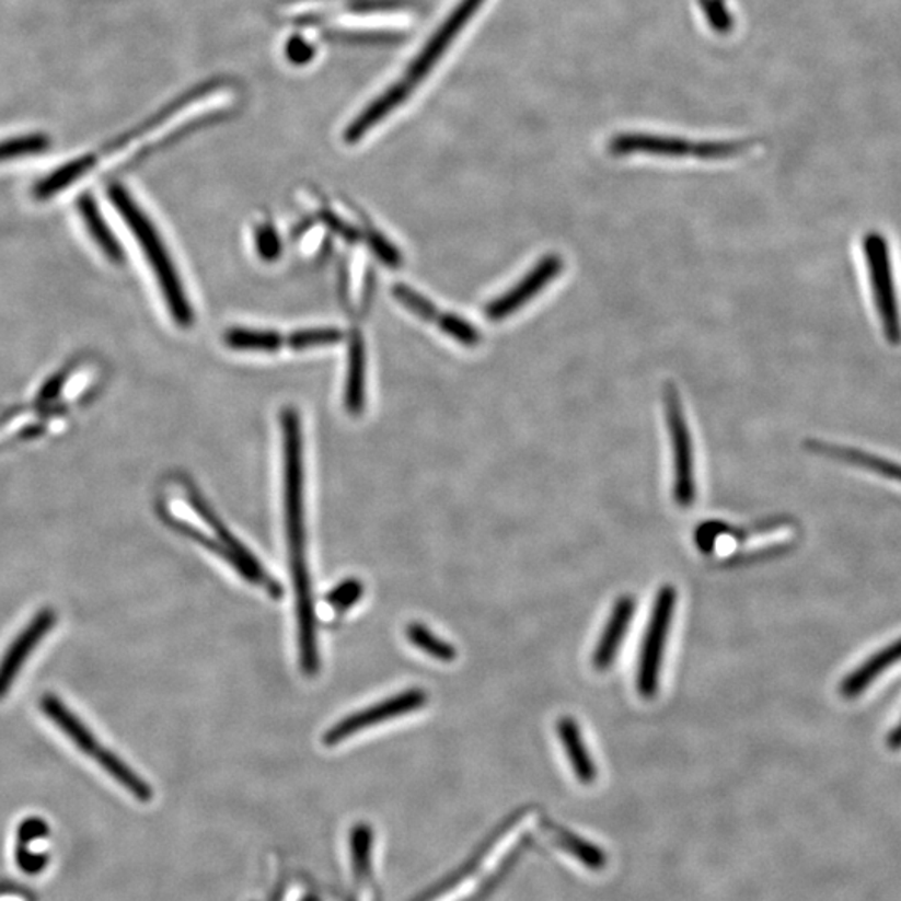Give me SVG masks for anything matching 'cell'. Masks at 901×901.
I'll use <instances>...</instances> for the list:
<instances>
[{
    "instance_id": "1",
    "label": "cell",
    "mask_w": 901,
    "mask_h": 901,
    "mask_svg": "<svg viewBox=\"0 0 901 901\" xmlns=\"http://www.w3.org/2000/svg\"><path fill=\"white\" fill-rule=\"evenodd\" d=\"M282 436H285V503L286 527H288L289 553H291L292 579L298 594L299 648H301L302 670L314 674L320 668L316 645V616H314L313 593L305 562L304 530V471H302L301 419L298 411L282 413Z\"/></svg>"
},
{
    "instance_id": "2",
    "label": "cell",
    "mask_w": 901,
    "mask_h": 901,
    "mask_svg": "<svg viewBox=\"0 0 901 901\" xmlns=\"http://www.w3.org/2000/svg\"><path fill=\"white\" fill-rule=\"evenodd\" d=\"M484 0H463L458 5L457 11L446 19L444 24L439 27L435 36L431 37L425 49L419 54L418 59L411 63L404 78L397 84H394L386 94L381 95L378 101L372 102L371 106L348 127L346 130V141L356 142L366 136L369 129L378 126L384 117L390 116L400 104H403L411 92L421 84L423 79L432 71L439 59L444 56L448 47L453 44V41L460 36L464 25L473 18L474 12L483 5Z\"/></svg>"
},
{
    "instance_id": "3",
    "label": "cell",
    "mask_w": 901,
    "mask_h": 901,
    "mask_svg": "<svg viewBox=\"0 0 901 901\" xmlns=\"http://www.w3.org/2000/svg\"><path fill=\"white\" fill-rule=\"evenodd\" d=\"M109 196L117 212L123 216L127 228L136 235L142 253L148 257L152 273H154L159 288H161L162 296H164L165 304H168L169 313L181 327H189L194 321L193 308H190L186 292H184L183 285H181L176 266L172 264L164 242L155 231L151 219L145 215L141 207L137 206L136 200L130 197V194L123 186L116 184V186L111 187Z\"/></svg>"
},
{
    "instance_id": "4",
    "label": "cell",
    "mask_w": 901,
    "mask_h": 901,
    "mask_svg": "<svg viewBox=\"0 0 901 901\" xmlns=\"http://www.w3.org/2000/svg\"><path fill=\"white\" fill-rule=\"evenodd\" d=\"M41 708L50 721L59 726L66 737L74 741L76 747L82 753L91 756L104 772L109 773L111 778L116 779L119 785H123L130 795L136 796L137 800L142 801V804L151 801V786L145 779L139 778L137 773L132 772L113 751L102 747L97 738L85 728L84 723L71 709L67 708L57 696L50 695V693L44 695L41 700Z\"/></svg>"
},
{
    "instance_id": "5",
    "label": "cell",
    "mask_w": 901,
    "mask_h": 901,
    "mask_svg": "<svg viewBox=\"0 0 901 901\" xmlns=\"http://www.w3.org/2000/svg\"><path fill=\"white\" fill-rule=\"evenodd\" d=\"M674 608H677V589L673 586L665 585L656 594L648 629H646L642 651H639L636 688H638L639 696L645 700L655 698L658 686H660L665 645H667V638L670 635Z\"/></svg>"
},
{
    "instance_id": "6",
    "label": "cell",
    "mask_w": 901,
    "mask_h": 901,
    "mask_svg": "<svg viewBox=\"0 0 901 901\" xmlns=\"http://www.w3.org/2000/svg\"><path fill=\"white\" fill-rule=\"evenodd\" d=\"M863 254L870 273L875 304L888 343H901V316L898 308L897 289L891 273L890 250L887 239L878 232H870L863 238Z\"/></svg>"
},
{
    "instance_id": "7",
    "label": "cell",
    "mask_w": 901,
    "mask_h": 901,
    "mask_svg": "<svg viewBox=\"0 0 901 901\" xmlns=\"http://www.w3.org/2000/svg\"><path fill=\"white\" fill-rule=\"evenodd\" d=\"M747 142H693L678 137L625 134L610 142L611 154H649L665 158L728 159L743 154Z\"/></svg>"
},
{
    "instance_id": "8",
    "label": "cell",
    "mask_w": 901,
    "mask_h": 901,
    "mask_svg": "<svg viewBox=\"0 0 901 901\" xmlns=\"http://www.w3.org/2000/svg\"><path fill=\"white\" fill-rule=\"evenodd\" d=\"M663 404L673 446L674 501L681 508H690L696 501L695 461L683 403L673 383H665Z\"/></svg>"
},
{
    "instance_id": "9",
    "label": "cell",
    "mask_w": 901,
    "mask_h": 901,
    "mask_svg": "<svg viewBox=\"0 0 901 901\" xmlns=\"http://www.w3.org/2000/svg\"><path fill=\"white\" fill-rule=\"evenodd\" d=\"M565 269V261L556 253L546 254L538 261L536 266L527 274V276L512 286L508 292L499 296L496 301L489 302L486 308V316L493 323L506 320L518 313L519 309H523L524 304L536 298L544 288L559 276Z\"/></svg>"
},
{
    "instance_id": "10",
    "label": "cell",
    "mask_w": 901,
    "mask_h": 901,
    "mask_svg": "<svg viewBox=\"0 0 901 901\" xmlns=\"http://www.w3.org/2000/svg\"><path fill=\"white\" fill-rule=\"evenodd\" d=\"M428 702L425 691L414 688V690L404 691L394 698L384 700L365 712L355 713V715L346 716L340 719L337 725H334L326 735H324V743L327 747L340 743L346 738L353 737L359 730H366L369 726L379 725L384 719L396 718V716L407 715V713L416 712V709L425 706Z\"/></svg>"
},
{
    "instance_id": "11",
    "label": "cell",
    "mask_w": 901,
    "mask_h": 901,
    "mask_svg": "<svg viewBox=\"0 0 901 901\" xmlns=\"http://www.w3.org/2000/svg\"><path fill=\"white\" fill-rule=\"evenodd\" d=\"M57 616L53 610H43L34 616V620L25 626L24 632L18 636L5 651L4 658L0 660V700L8 695L18 678L19 671L24 667L31 652L46 638L47 633L56 625Z\"/></svg>"
},
{
    "instance_id": "12",
    "label": "cell",
    "mask_w": 901,
    "mask_h": 901,
    "mask_svg": "<svg viewBox=\"0 0 901 901\" xmlns=\"http://www.w3.org/2000/svg\"><path fill=\"white\" fill-rule=\"evenodd\" d=\"M190 503H193V508L199 512L200 518L216 531L221 543L239 559L242 568V578L263 586L273 597H281L282 589L279 588V585L266 575L263 566H261L253 554L244 547V544L239 543V541L229 533V530H226L224 524L221 523V519L209 509V506L204 503V499L196 496V493H190Z\"/></svg>"
},
{
    "instance_id": "13",
    "label": "cell",
    "mask_w": 901,
    "mask_h": 901,
    "mask_svg": "<svg viewBox=\"0 0 901 901\" xmlns=\"http://www.w3.org/2000/svg\"><path fill=\"white\" fill-rule=\"evenodd\" d=\"M15 865L25 875H39L50 859L49 827L41 818H25L15 836Z\"/></svg>"
},
{
    "instance_id": "14",
    "label": "cell",
    "mask_w": 901,
    "mask_h": 901,
    "mask_svg": "<svg viewBox=\"0 0 901 901\" xmlns=\"http://www.w3.org/2000/svg\"><path fill=\"white\" fill-rule=\"evenodd\" d=\"M636 600L633 597H621L611 610L607 628L598 642L593 652V667L597 671L610 670L613 661L616 660L626 633L629 632L633 616H635Z\"/></svg>"
},
{
    "instance_id": "15",
    "label": "cell",
    "mask_w": 901,
    "mask_h": 901,
    "mask_svg": "<svg viewBox=\"0 0 901 901\" xmlns=\"http://www.w3.org/2000/svg\"><path fill=\"white\" fill-rule=\"evenodd\" d=\"M556 731H558L559 740L565 744L569 765H571L576 778L585 785H591L597 779V766H594L593 758L589 754L585 740H582L578 723L569 716H563L558 719Z\"/></svg>"
},
{
    "instance_id": "16",
    "label": "cell",
    "mask_w": 901,
    "mask_h": 901,
    "mask_svg": "<svg viewBox=\"0 0 901 901\" xmlns=\"http://www.w3.org/2000/svg\"><path fill=\"white\" fill-rule=\"evenodd\" d=\"M901 661V639L891 643L887 648L878 651L877 655L871 656L870 660L865 661L858 670L853 671L840 686V693L845 698H856V696L874 683L875 678L880 677L883 671H887L891 665Z\"/></svg>"
},
{
    "instance_id": "17",
    "label": "cell",
    "mask_w": 901,
    "mask_h": 901,
    "mask_svg": "<svg viewBox=\"0 0 901 901\" xmlns=\"http://www.w3.org/2000/svg\"><path fill=\"white\" fill-rule=\"evenodd\" d=\"M808 448L817 453L824 454V457L835 458V460L845 461V463L856 464V466L865 467V470L874 471L880 476L890 477L901 483V466L891 461L881 460V458L874 457V454H866L858 451V449L840 448V446L823 444V442H808Z\"/></svg>"
},
{
    "instance_id": "18",
    "label": "cell",
    "mask_w": 901,
    "mask_h": 901,
    "mask_svg": "<svg viewBox=\"0 0 901 901\" xmlns=\"http://www.w3.org/2000/svg\"><path fill=\"white\" fill-rule=\"evenodd\" d=\"M550 835L559 848L565 850L573 858L588 866L589 870H603L604 865H607V855H604L603 850L598 848L593 843L586 842L581 836L575 835L566 828L550 824Z\"/></svg>"
},
{
    "instance_id": "19",
    "label": "cell",
    "mask_w": 901,
    "mask_h": 901,
    "mask_svg": "<svg viewBox=\"0 0 901 901\" xmlns=\"http://www.w3.org/2000/svg\"><path fill=\"white\" fill-rule=\"evenodd\" d=\"M366 355L361 336L353 337L349 349L348 386H346V407L349 413L359 414L365 409Z\"/></svg>"
},
{
    "instance_id": "20",
    "label": "cell",
    "mask_w": 901,
    "mask_h": 901,
    "mask_svg": "<svg viewBox=\"0 0 901 901\" xmlns=\"http://www.w3.org/2000/svg\"><path fill=\"white\" fill-rule=\"evenodd\" d=\"M79 211H81L82 219H84L92 238L97 242V246L106 253L109 259L116 261V263L123 261V250H120L113 232L109 231L106 222L102 219L94 200L89 196L82 197V199L79 200Z\"/></svg>"
},
{
    "instance_id": "21",
    "label": "cell",
    "mask_w": 901,
    "mask_h": 901,
    "mask_svg": "<svg viewBox=\"0 0 901 901\" xmlns=\"http://www.w3.org/2000/svg\"><path fill=\"white\" fill-rule=\"evenodd\" d=\"M224 340L231 349L263 353L277 351L285 343L281 334L273 333V331L244 330V327L229 330Z\"/></svg>"
},
{
    "instance_id": "22",
    "label": "cell",
    "mask_w": 901,
    "mask_h": 901,
    "mask_svg": "<svg viewBox=\"0 0 901 901\" xmlns=\"http://www.w3.org/2000/svg\"><path fill=\"white\" fill-rule=\"evenodd\" d=\"M94 155H85V158L76 159V161L62 165V168L57 169L50 176H47L46 180L37 184L36 196L39 197V199H47V197L54 196V194L59 193V190L66 189V187L71 186L74 181L81 180L89 169L94 168Z\"/></svg>"
},
{
    "instance_id": "23",
    "label": "cell",
    "mask_w": 901,
    "mask_h": 901,
    "mask_svg": "<svg viewBox=\"0 0 901 901\" xmlns=\"http://www.w3.org/2000/svg\"><path fill=\"white\" fill-rule=\"evenodd\" d=\"M406 633L407 638L414 646H418L419 649L428 652L435 660L446 661V663L457 660V649L439 639L438 636L432 635L426 626L419 625V623H411Z\"/></svg>"
},
{
    "instance_id": "24",
    "label": "cell",
    "mask_w": 901,
    "mask_h": 901,
    "mask_svg": "<svg viewBox=\"0 0 901 901\" xmlns=\"http://www.w3.org/2000/svg\"><path fill=\"white\" fill-rule=\"evenodd\" d=\"M49 146V137L44 136V134L8 139V141L0 142V162L24 158V155L39 154V152L47 151Z\"/></svg>"
},
{
    "instance_id": "25",
    "label": "cell",
    "mask_w": 901,
    "mask_h": 901,
    "mask_svg": "<svg viewBox=\"0 0 901 901\" xmlns=\"http://www.w3.org/2000/svg\"><path fill=\"white\" fill-rule=\"evenodd\" d=\"M340 333L333 327H314V330L298 331L289 336L288 343L292 349H308L314 346L339 343Z\"/></svg>"
},
{
    "instance_id": "26",
    "label": "cell",
    "mask_w": 901,
    "mask_h": 901,
    "mask_svg": "<svg viewBox=\"0 0 901 901\" xmlns=\"http://www.w3.org/2000/svg\"><path fill=\"white\" fill-rule=\"evenodd\" d=\"M438 324L448 336L453 337L464 346H470V348L476 346L481 340L476 327L464 321L463 317L457 316V314H441Z\"/></svg>"
},
{
    "instance_id": "27",
    "label": "cell",
    "mask_w": 901,
    "mask_h": 901,
    "mask_svg": "<svg viewBox=\"0 0 901 901\" xmlns=\"http://www.w3.org/2000/svg\"><path fill=\"white\" fill-rule=\"evenodd\" d=\"M362 593H365L362 582L358 581V579L351 578L346 579V581L340 582V585H337L336 588L327 594L326 600L327 604L333 607L337 613H343V611L355 607L356 601L362 597Z\"/></svg>"
},
{
    "instance_id": "28",
    "label": "cell",
    "mask_w": 901,
    "mask_h": 901,
    "mask_svg": "<svg viewBox=\"0 0 901 901\" xmlns=\"http://www.w3.org/2000/svg\"><path fill=\"white\" fill-rule=\"evenodd\" d=\"M394 298L400 299L404 305H407L413 313L418 314L423 320L438 323L439 316H441L428 299L423 298L419 292L413 291L407 286H396L394 288Z\"/></svg>"
},
{
    "instance_id": "29",
    "label": "cell",
    "mask_w": 901,
    "mask_h": 901,
    "mask_svg": "<svg viewBox=\"0 0 901 901\" xmlns=\"http://www.w3.org/2000/svg\"><path fill=\"white\" fill-rule=\"evenodd\" d=\"M257 251L264 261L277 259L281 254V241L277 238L276 231L269 226H264L257 231Z\"/></svg>"
},
{
    "instance_id": "30",
    "label": "cell",
    "mask_w": 901,
    "mask_h": 901,
    "mask_svg": "<svg viewBox=\"0 0 901 901\" xmlns=\"http://www.w3.org/2000/svg\"><path fill=\"white\" fill-rule=\"evenodd\" d=\"M371 246L372 250H376V253H378V256L381 257L384 263L393 264V266H396V264L400 263V254H397L396 250L391 246L390 242L384 241L383 238L372 235Z\"/></svg>"
},
{
    "instance_id": "31",
    "label": "cell",
    "mask_w": 901,
    "mask_h": 901,
    "mask_svg": "<svg viewBox=\"0 0 901 901\" xmlns=\"http://www.w3.org/2000/svg\"><path fill=\"white\" fill-rule=\"evenodd\" d=\"M288 56L289 59L294 60V62H305V60L311 57V49H309L308 44L302 43L301 39H292L288 46Z\"/></svg>"
},
{
    "instance_id": "32",
    "label": "cell",
    "mask_w": 901,
    "mask_h": 901,
    "mask_svg": "<svg viewBox=\"0 0 901 901\" xmlns=\"http://www.w3.org/2000/svg\"><path fill=\"white\" fill-rule=\"evenodd\" d=\"M888 747L891 750H900L901 748V721L900 725L891 731L890 737H888Z\"/></svg>"
}]
</instances>
